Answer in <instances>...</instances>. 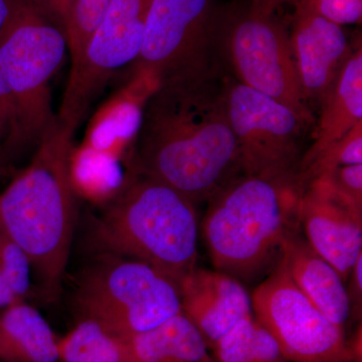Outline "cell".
I'll return each instance as SVG.
<instances>
[{"mask_svg":"<svg viewBox=\"0 0 362 362\" xmlns=\"http://www.w3.org/2000/svg\"><path fill=\"white\" fill-rule=\"evenodd\" d=\"M289 33L298 75L312 108L321 106L351 56L342 26L324 18L311 0L295 4Z\"/></svg>","mask_w":362,"mask_h":362,"instance_id":"obj_12","label":"cell"},{"mask_svg":"<svg viewBox=\"0 0 362 362\" xmlns=\"http://www.w3.org/2000/svg\"><path fill=\"white\" fill-rule=\"evenodd\" d=\"M32 266L23 250L4 233L0 242V308L25 301Z\"/></svg>","mask_w":362,"mask_h":362,"instance_id":"obj_22","label":"cell"},{"mask_svg":"<svg viewBox=\"0 0 362 362\" xmlns=\"http://www.w3.org/2000/svg\"><path fill=\"white\" fill-rule=\"evenodd\" d=\"M58 340L44 316L25 301L6 307L0 315V349L4 361L62 362Z\"/></svg>","mask_w":362,"mask_h":362,"instance_id":"obj_17","label":"cell"},{"mask_svg":"<svg viewBox=\"0 0 362 362\" xmlns=\"http://www.w3.org/2000/svg\"><path fill=\"white\" fill-rule=\"evenodd\" d=\"M20 0H0V35L11 21Z\"/></svg>","mask_w":362,"mask_h":362,"instance_id":"obj_29","label":"cell"},{"mask_svg":"<svg viewBox=\"0 0 362 362\" xmlns=\"http://www.w3.org/2000/svg\"><path fill=\"white\" fill-rule=\"evenodd\" d=\"M221 56L247 86L285 105L310 127L313 111L302 89L289 33L273 13L252 6L218 28Z\"/></svg>","mask_w":362,"mask_h":362,"instance_id":"obj_8","label":"cell"},{"mask_svg":"<svg viewBox=\"0 0 362 362\" xmlns=\"http://www.w3.org/2000/svg\"><path fill=\"white\" fill-rule=\"evenodd\" d=\"M97 242L107 252L148 264L178 285L197 267L194 202L160 181L132 173L100 216Z\"/></svg>","mask_w":362,"mask_h":362,"instance_id":"obj_5","label":"cell"},{"mask_svg":"<svg viewBox=\"0 0 362 362\" xmlns=\"http://www.w3.org/2000/svg\"><path fill=\"white\" fill-rule=\"evenodd\" d=\"M299 0H252V6L263 9L265 11L273 13L278 6L284 4H296Z\"/></svg>","mask_w":362,"mask_h":362,"instance_id":"obj_30","label":"cell"},{"mask_svg":"<svg viewBox=\"0 0 362 362\" xmlns=\"http://www.w3.org/2000/svg\"><path fill=\"white\" fill-rule=\"evenodd\" d=\"M71 143L73 138L59 128L0 194L2 230L28 257L49 300L61 290L77 221Z\"/></svg>","mask_w":362,"mask_h":362,"instance_id":"obj_2","label":"cell"},{"mask_svg":"<svg viewBox=\"0 0 362 362\" xmlns=\"http://www.w3.org/2000/svg\"><path fill=\"white\" fill-rule=\"evenodd\" d=\"M313 143L298 171L362 122V49L352 52L332 90L320 106ZM297 171V173H298Z\"/></svg>","mask_w":362,"mask_h":362,"instance_id":"obj_16","label":"cell"},{"mask_svg":"<svg viewBox=\"0 0 362 362\" xmlns=\"http://www.w3.org/2000/svg\"><path fill=\"white\" fill-rule=\"evenodd\" d=\"M151 0H111L84 51L71 66L58 112L59 126L74 138L117 71L141 51Z\"/></svg>","mask_w":362,"mask_h":362,"instance_id":"obj_9","label":"cell"},{"mask_svg":"<svg viewBox=\"0 0 362 362\" xmlns=\"http://www.w3.org/2000/svg\"><path fill=\"white\" fill-rule=\"evenodd\" d=\"M295 285L331 322L344 329L350 304L341 276L308 244L299 223L286 235L278 259Z\"/></svg>","mask_w":362,"mask_h":362,"instance_id":"obj_15","label":"cell"},{"mask_svg":"<svg viewBox=\"0 0 362 362\" xmlns=\"http://www.w3.org/2000/svg\"><path fill=\"white\" fill-rule=\"evenodd\" d=\"M68 52L65 32L30 0H20L0 35V106L11 160L35 153L59 130L52 80Z\"/></svg>","mask_w":362,"mask_h":362,"instance_id":"obj_4","label":"cell"},{"mask_svg":"<svg viewBox=\"0 0 362 362\" xmlns=\"http://www.w3.org/2000/svg\"><path fill=\"white\" fill-rule=\"evenodd\" d=\"M259 322L289 362H354L344 329L312 303L277 261L251 296Z\"/></svg>","mask_w":362,"mask_h":362,"instance_id":"obj_11","label":"cell"},{"mask_svg":"<svg viewBox=\"0 0 362 362\" xmlns=\"http://www.w3.org/2000/svg\"><path fill=\"white\" fill-rule=\"evenodd\" d=\"M300 195L289 181L240 175L211 197L202 232L214 270L243 283L275 266Z\"/></svg>","mask_w":362,"mask_h":362,"instance_id":"obj_3","label":"cell"},{"mask_svg":"<svg viewBox=\"0 0 362 362\" xmlns=\"http://www.w3.org/2000/svg\"><path fill=\"white\" fill-rule=\"evenodd\" d=\"M324 18L339 25L361 23L362 0H311Z\"/></svg>","mask_w":362,"mask_h":362,"instance_id":"obj_25","label":"cell"},{"mask_svg":"<svg viewBox=\"0 0 362 362\" xmlns=\"http://www.w3.org/2000/svg\"><path fill=\"white\" fill-rule=\"evenodd\" d=\"M30 1L40 13L66 32V25L70 21L77 0H30Z\"/></svg>","mask_w":362,"mask_h":362,"instance_id":"obj_26","label":"cell"},{"mask_svg":"<svg viewBox=\"0 0 362 362\" xmlns=\"http://www.w3.org/2000/svg\"><path fill=\"white\" fill-rule=\"evenodd\" d=\"M9 131L6 117L0 106V171L11 160L8 148Z\"/></svg>","mask_w":362,"mask_h":362,"instance_id":"obj_28","label":"cell"},{"mask_svg":"<svg viewBox=\"0 0 362 362\" xmlns=\"http://www.w3.org/2000/svg\"><path fill=\"white\" fill-rule=\"evenodd\" d=\"M220 77L157 85L135 134L132 173L209 201L240 173L239 152Z\"/></svg>","mask_w":362,"mask_h":362,"instance_id":"obj_1","label":"cell"},{"mask_svg":"<svg viewBox=\"0 0 362 362\" xmlns=\"http://www.w3.org/2000/svg\"><path fill=\"white\" fill-rule=\"evenodd\" d=\"M308 187L318 188L352 211L362 214V164L333 169L312 181Z\"/></svg>","mask_w":362,"mask_h":362,"instance_id":"obj_24","label":"cell"},{"mask_svg":"<svg viewBox=\"0 0 362 362\" xmlns=\"http://www.w3.org/2000/svg\"><path fill=\"white\" fill-rule=\"evenodd\" d=\"M4 230H2L1 223H0V242H1L2 238H4Z\"/></svg>","mask_w":362,"mask_h":362,"instance_id":"obj_31","label":"cell"},{"mask_svg":"<svg viewBox=\"0 0 362 362\" xmlns=\"http://www.w3.org/2000/svg\"><path fill=\"white\" fill-rule=\"evenodd\" d=\"M225 103L242 175L295 183L309 126L285 105L237 81H226Z\"/></svg>","mask_w":362,"mask_h":362,"instance_id":"obj_10","label":"cell"},{"mask_svg":"<svg viewBox=\"0 0 362 362\" xmlns=\"http://www.w3.org/2000/svg\"><path fill=\"white\" fill-rule=\"evenodd\" d=\"M110 2L111 0H77L76 2L65 32L71 66L80 58Z\"/></svg>","mask_w":362,"mask_h":362,"instance_id":"obj_23","label":"cell"},{"mask_svg":"<svg viewBox=\"0 0 362 362\" xmlns=\"http://www.w3.org/2000/svg\"><path fill=\"white\" fill-rule=\"evenodd\" d=\"M0 359H4V357H2L1 349H0Z\"/></svg>","mask_w":362,"mask_h":362,"instance_id":"obj_32","label":"cell"},{"mask_svg":"<svg viewBox=\"0 0 362 362\" xmlns=\"http://www.w3.org/2000/svg\"><path fill=\"white\" fill-rule=\"evenodd\" d=\"M132 362H216L182 311L154 329L128 338Z\"/></svg>","mask_w":362,"mask_h":362,"instance_id":"obj_18","label":"cell"},{"mask_svg":"<svg viewBox=\"0 0 362 362\" xmlns=\"http://www.w3.org/2000/svg\"><path fill=\"white\" fill-rule=\"evenodd\" d=\"M349 288H346L350 304V314L361 316L362 302V255L357 259L351 272H350Z\"/></svg>","mask_w":362,"mask_h":362,"instance_id":"obj_27","label":"cell"},{"mask_svg":"<svg viewBox=\"0 0 362 362\" xmlns=\"http://www.w3.org/2000/svg\"><path fill=\"white\" fill-rule=\"evenodd\" d=\"M354 164H362V122L298 171L295 185L302 194L309 183L319 176L333 169Z\"/></svg>","mask_w":362,"mask_h":362,"instance_id":"obj_21","label":"cell"},{"mask_svg":"<svg viewBox=\"0 0 362 362\" xmlns=\"http://www.w3.org/2000/svg\"><path fill=\"white\" fill-rule=\"evenodd\" d=\"M74 300L80 318L93 319L124 339L181 312L173 280L148 264L110 252L81 275Z\"/></svg>","mask_w":362,"mask_h":362,"instance_id":"obj_6","label":"cell"},{"mask_svg":"<svg viewBox=\"0 0 362 362\" xmlns=\"http://www.w3.org/2000/svg\"><path fill=\"white\" fill-rule=\"evenodd\" d=\"M296 216L308 244L346 283L362 255V214L318 188L308 187L300 195Z\"/></svg>","mask_w":362,"mask_h":362,"instance_id":"obj_13","label":"cell"},{"mask_svg":"<svg viewBox=\"0 0 362 362\" xmlns=\"http://www.w3.org/2000/svg\"><path fill=\"white\" fill-rule=\"evenodd\" d=\"M213 0H151L135 76L154 85L220 77Z\"/></svg>","mask_w":362,"mask_h":362,"instance_id":"obj_7","label":"cell"},{"mask_svg":"<svg viewBox=\"0 0 362 362\" xmlns=\"http://www.w3.org/2000/svg\"><path fill=\"white\" fill-rule=\"evenodd\" d=\"M62 362H132L127 340L90 318H80L59 338Z\"/></svg>","mask_w":362,"mask_h":362,"instance_id":"obj_19","label":"cell"},{"mask_svg":"<svg viewBox=\"0 0 362 362\" xmlns=\"http://www.w3.org/2000/svg\"><path fill=\"white\" fill-rule=\"evenodd\" d=\"M0 362H13V361H4V359H0Z\"/></svg>","mask_w":362,"mask_h":362,"instance_id":"obj_33","label":"cell"},{"mask_svg":"<svg viewBox=\"0 0 362 362\" xmlns=\"http://www.w3.org/2000/svg\"><path fill=\"white\" fill-rule=\"evenodd\" d=\"M216 362H289L254 315L245 317L211 349Z\"/></svg>","mask_w":362,"mask_h":362,"instance_id":"obj_20","label":"cell"},{"mask_svg":"<svg viewBox=\"0 0 362 362\" xmlns=\"http://www.w3.org/2000/svg\"><path fill=\"white\" fill-rule=\"evenodd\" d=\"M177 287L181 311L201 332L209 350L252 314L251 296L243 283L221 272L197 267Z\"/></svg>","mask_w":362,"mask_h":362,"instance_id":"obj_14","label":"cell"}]
</instances>
